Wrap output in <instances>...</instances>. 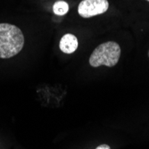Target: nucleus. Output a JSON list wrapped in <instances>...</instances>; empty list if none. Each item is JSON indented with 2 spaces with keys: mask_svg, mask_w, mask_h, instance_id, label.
Instances as JSON below:
<instances>
[{
  "mask_svg": "<svg viewBox=\"0 0 149 149\" xmlns=\"http://www.w3.org/2000/svg\"><path fill=\"white\" fill-rule=\"evenodd\" d=\"M24 46V36L17 26L0 23V58H11Z\"/></svg>",
  "mask_w": 149,
  "mask_h": 149,
  "instance_id": "1",
  "label": "nucleus"
},
{
  "mask_svg": "<svg viewBox=\"0 0 149 149\" xmlns=\"http://www.w3.org/2000/svg\"><path fill=\"white\" fill-rule=\"evenodd\" d=\"M120 47L114 41H107L99 45L93 51L89 57V63L94 68L101 65L113 67L120 57Z\"/></svg>",
  "mask_w": 149,
  "mask_h": 149,
  "instance_id": "2",
  "label": "nucleus"
},
{
  "mask_svg": "<svg viewBox=\"0 0 149 149\" xmlns=\"http://www.w3.org/2000/svg\"><path fill=\"white\" fill-rule=\"evenodd\" d=\"M109 8L107 0H82L78 6V13L82 18H91L105 13Z\"/></svg>",
  "mask_w": 149,
  "mask_h": 149,
  "instance_id": "3",
  "label": "nucleus"
},
{
  "mask_svg": "<svg viewBox=\"0 0 149 149\" xmlns=\"http://www.w3.org/2000/svg\"><path fill=\"white\" fill-rule=\"evenodd\" d=\"M79 47V42L78 38L75 35L67 33L63 35L60 40L59 43V47L62 52L64 54H72L74 53Z\"/></svg>",
  "mask_w": 149,
  "mask_h": 149,
  "instance_id": "4",
  "label": "nucleus"
},
{
  "mask_svg": "<svg viewBox=\"0 0 149 149\" xmlns=\"http://www.w3.org/2000/svg\"><path fill=\"white\" fill-rule=\"evenodd\" d=\"M53 11L56 15L62 16L66 15L69 11V5L65 1H62V0H58L53 6Z\"/></svg>",
  "mask_w": 149,
  "mask_h": 149,
  "instance_id": "5",
  "label": "nucleus"
},
{
  "mask_svg": "<svg viewBox=\"0 0 149 149\" xmlns=\"http://www.w3.org/2000/svg\"><path fill=\"white\" fill-rule=\"evenodd\" d=\"M96 149H111V147L108 145H100Z\"/></svg>",
  "mask_w": 149,
  "mask_h": 149,
  "instance_id": "6",
  "label": "nucleus"
},
{
  "mask_svg": "<svg viewBox=\"0 0 149 149\" xmlns=\"http://www.w3.org/2000/svg\"><path fill=\"white\" fill-rule=\"evenodd\" d=\"M148 57H149V51H148Z\"/></svg>",
  "mask_w": 149,
  "mask_h": 149,
  "instance_id": "7",
  "label": "nucleus"
},
{
  "mask_svg": "<svg viewBox=\"0 0 149 149\" xmlns=\"http://www.w3.org/2000/svg\"><path fill=\"white\" fill-rule=\"evenodd\" d=\"M146 1H148V2H149V0H146Z\"/></svg>",
  "mask_w": 149,
  "mask_h": 149,
  "instance_id": "8",
  "label": "nucleus"
}]
</instances>
